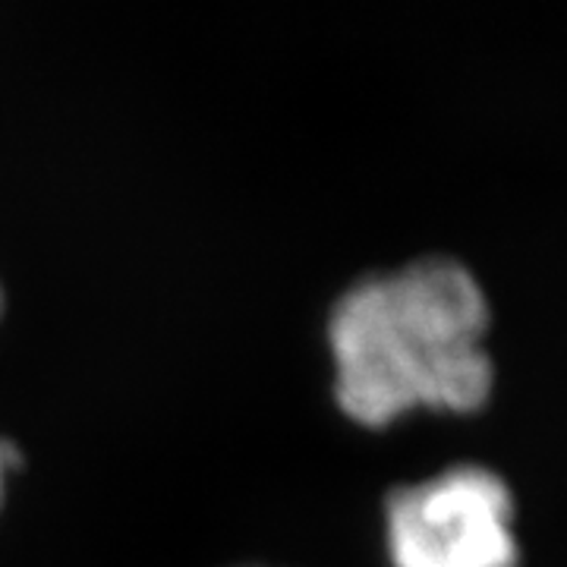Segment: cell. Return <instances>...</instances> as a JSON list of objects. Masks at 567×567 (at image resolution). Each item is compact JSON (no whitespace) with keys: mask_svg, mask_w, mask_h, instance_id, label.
Instances as JSON below:
<instances>
[{"mask_svg":"<svg viewBox=\"0 0 567 567\" xmlns=\"http://www.w3.org/2000/svg\"><path fill=\"white\" fill-rule=\"evenodd\" d=\"M488 309L451 259H420L353 284L328 324L347 416L385 425L413 406L473 410L492 388Z\"/></svg>","mask_w":567,"mask_h":567,"instance_id":"6da1fadb","label":"cell"},{"mask_svg":"<svg viewBox=\"0 0 567 567\" xmlns=\"http://www.w3.org/2000/svg\"><path fill=\"white\" fill-rule=\"evenodd\" d=\"M394 567H514L511 495L483 466H454L388 498Z\"/></svg>","mask_w":567,"mask_h":567,"instance_id":"7a4b0ae2","label":"cell"},{"mask_svg":"<svg viewBox=\"0 0 567 567\" xmlns=\"http://www.w3.org/2000/svg\"><path fill=\"white\" fill-rule=\"evenodd\" d=\"M0 476H3V454H0Z\"/></svg>","mask_w":567,"mask_h":567,"instance_id":"3957f363","label":"cell"}]
</instances>
